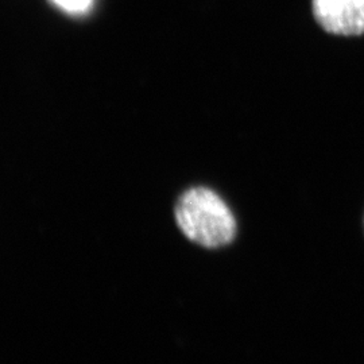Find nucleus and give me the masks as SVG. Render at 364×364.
I'll return each mask as SVG.
<instances>
[{"mask_svg":"<svg viewBox=\"0 0 364 364\" xmlns=\"http://www.w3.org/2000/svg\"><path fill=\"white\" fill-rule=\"evenodd\" d=\"M363 224H364V219H363Z\"/></svg>","mask_w":364,"mask_h":364,"instance_id":"4","label":"nucleus"},{"mask_svg":"<svg viewBox=\"0 0 364 364\" xmlns=\"http://www.w3.org/2000/svg\"><path fill=\"white\" fill-rule=\"evenodd\" d=\"M53 6L69 15H85L91 11L93 0H50Z\"/></svg>","mask_w":364,"mask_h":364,"instance_id":"3","label":"nucleus"},{"mask_svg":"<svg viewBox=\"0 0 364 364\" xmlns=\"http://www.w3.org/2000/svg\"><path fill=\"white\" fill-rule=\"evenodd\" d=\"M174 218L186 239L209 250L230 246L237 235L232 209L208 186L186 189L176 203Z\"/></svg>","mask_w":364,"mask_h":364,"instance_id":"1","label":"nucleus"},{"mask_svg":"<svg viewBox=\"0 0 364 364\" xmlns=\"http://www.w3.org/2000/svg\"><path fill=\"white\" fill-rule=\"evenodd\" d=\"M313 16L332 36L364 34V0H312Z\"/></svg>","mask_w":364,"mask_h":364,"instance_id":"2","label":"nucleus"}]
</instances>
